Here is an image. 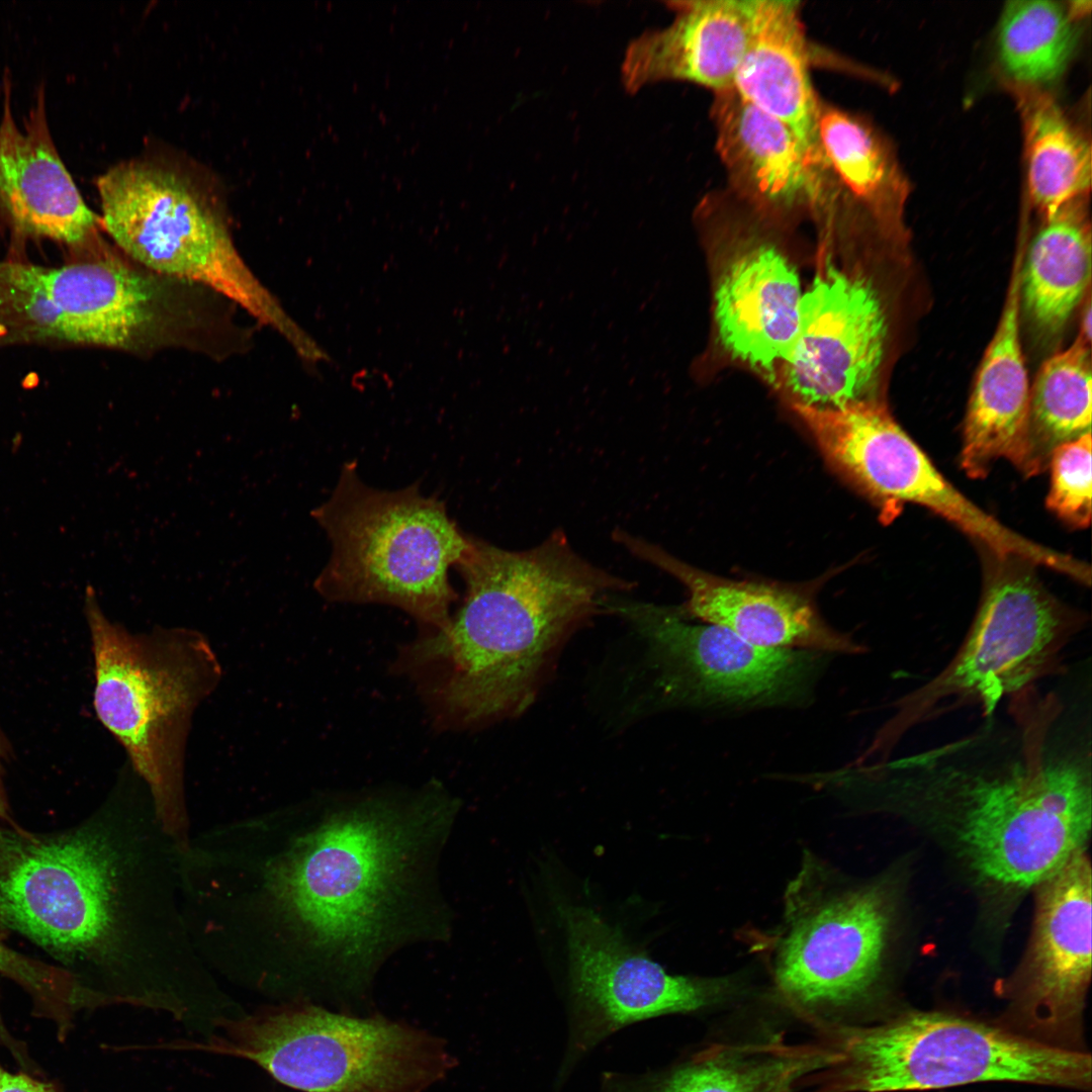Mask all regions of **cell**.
Listing matches in <instances>:
<instances>
[{"mask_svg": "<svg viewBox=\"0 0 1092 1092\" xmlns=\"http://www.w3.org/2000/svg\"><path fill=\"white\" fill-rule=\"evenodd\" d=\"M321 801L205 835L192 897L212 963L360 989L399 948L448 937L437 870L457 802L437 785Z\"/></svg>", "mask_w": 1092, "mask_h": 1092, "instance_id": "1", "label": "cell"}, {"mask_svg": "<svg viewBox=\"0 0 1092 1092\" xmlns=\"http://www.w3.org/2000/svg\"><path fill=\"white\" fill-rule=\"evenodd\" d=\"M1037 686L943 744L888 757L875 770L881 802L950 833L977 877L1035 888L1083 852L1091 831L1090 716Z\"/></svg>", "mask_w": 1092, "mask_h": 1092, "instance_id": "2", "label": "cell"}, {"mask_svg": "<svg viewBox=\"0 0 1092 1092\" xmlns=\"http://www.w3.org/2000/svg\"><path fill=\"white\" fill-rule=\"evenodd\" d=\"M111 800L73 827L0 825V936L21 935L106 1003L129 973L190 966L180 851Z\"/></svg>", "mask_w": 1092, "mask_h": 1092, "instance_id": "3", "label": "cell"}, {"mask_svg": "<svg viewBox=\"0 0 1092 1092\" xmlns=\"http://www.w3.org/2000/svg\"><path fill=\"white\" fill-rule=\"evenodd\" d=\"M465 597L407 657L439 671L432 698L464 726L514 719L536 701L569 639L634 581L581 557L560 529L526 550L467 534L455 565Z\"/></svg>", "mask_w": 1092, "mask_h": 1092, "instance_id": "4", "label": "cell"}, {"mask_svg": "<svg viewBox=\"0 0 1092 1092\" xmlns=\"http://www.w3.org/2000/svg\"><path fill=\"white\" fill-rule=\"evenodd\" d=\"M93 705L144 780L156 818L181 851L190 843L183 768L191 716L214 689L218 661L202 635L160 629L131 634L102 612L89 586Z\"/></svg>", "mask_w": 1092, "mask_h": 1092, "instance_id": "5", "label": "cell"}, {"mask_svg": "<svg viewBox=\"0 0 1092 1092\" xmlns=\"http://www.w3.org/2000/svg\"><path fill=\"white\" fill-rule=\"evenodd\" d=\"M311 515L332 545L314 581L325 599L393 606L433 632L449 625L457 598L449 568L461 558L467 534L443 500L425 496L417 483L398 490L368 486L353 461L344 463L332 494Z\"/></svg>", "mask_w": 1092, "mask_h": 1092, "instance_id": "6", "label": "cell"}, {"mask_svg": "<svg viewBox=\"0 0 1092 1092\" xmlns=\"http://www.w3.org/2000/svg\"><path fill=\"white\" fill-rule=\"evenodd\" d=\"M104 234L128 259L201 286L279 333L294 351L306 333L246 264L216 204L169 165L121 162L98 177Z\"/></svg>", "mask_w": 1092, "mask_h": 1092, "instance_id": "7", "label": "cell"}, {"mask_svg": "<svg viewBox=\"0 0 1092 1092\" xmlns=\"http://www.w3.org/2000/svg\"><path fill=\"white\" fill-rule=\"evenodd\" d=\"M833 1068L841 1092H900L983 1082L1090 1091L1091 1057L1049 1046L986 1022L940 1011L903 1012L848 1026Z\"/></svg>", "mask_w": 1092, "mask_h": 1092, "instance_id": "8", "label": "cell"}, {"mask_svg": "<svg viewBox=\"0 0 1092 1092\" xmlns=\"http://www.w3.org/2000/svg\"><path fill=\"white\" fill-rule=\"evenodd\" d=\"M960 648L932 678L900 697L868 752L885 758L911 729L966 705L995 715L1003 699L1063 668L1085 620L1049 593L1020 559L1001 558Z\"/></svg>", "mask_w": 1092, "mask_h": 1092, "instance_id": "9", "label": "cell"}, {"mask_svg": "<svg viewBox=\"0 0 1092 1092\" xmlns=\"http://www.w3.org/2000/svg\"><path fill=\"white\" fill-rule=\"evenodd\" d=\"M223 1044L303 1092H423L453 1068L445 1044L423 1030L303 1002L243 1020Z\"/></svg>", "mask_w": 1092, "mask_h": 1092, "instance_id": "10", "label": "cell"}, {"mask_svg": "<svg viewBox=\"0 0 1092 1092\" xmlns=\"http://www.w3.org/2000/svg\"><path fill=\"white\" fill-rule=\"evenodd\" d=\"M774 937L776 987L800 1012L836 1020L873 995L891 925L879 885L851 886L810 857L786 894Z\"/></svg>", "mask_w": 1092, "mask_h": 1092, "instance_id": "11", "label": "cell"}, {"mask_svg": "<svg viewBox=\"0 0 1092 1092\" xmlns=\"http://www.w3.org/2000/svg\"><path fill=\"white\" fill-rule=\"evenodd\" d=\"M825 459L871 497L890 521L903 504L928 508L983 543L998 558H1017L1072 577L1081 562L1034 543L985 513L936 469L882 400L843 408H793Z\"/></svg>", "mask_w": 1092, "mask_h": 1092, "instance_id": "12", "label": "cell"}, {"mask_svg": "<svg viewBox=\"0 0 1092 1092\" xmlns=\"http://www.w3.org/2000/svg\"><path fill=\"white\" fill-rule=\"evenodd\" d=\"M568 951V1031L555 1085L599 1043L630 1024L710 1010L739 997V979L669 974L594 909L556 903Z\"/></svg>", "mask_w": 1092, "mask_h": 1092, "instance_id": "13", "label": "cell"}, {"mask_svg": "<svg viewBox=\"0 0 1092 1092\" xmlns=\"http://www.w3.org/2000/svg\"><path fill=\"white\" fill-rule=\"evenodd\" d=\"M608 614L622 617L646 641L655 687L664 704L752 708L801 704L824 653L768 649L730 630L694 624L677 607L614 595Z\"/></svg>", "mask_w": 1092, "mask_h": 1092, "instance_id": "14", "label": "cell"}, {"mask_svg": "<svg viewBox=\"0 0 1092 1092\" xmlns=\"http://www.w3.org/2000/svg\"><path fill=\"white\" fill-rule=\"evenodd\" d=\"M697 218L737 251L715 282L720 343L736 360L771 372L796 337L803 296L798 273L777 243L778 231L787 223L758 212L725 187L703 197Z\"/></svg>", "mask_w": 1092, "mask_h": 1092, "instance_id": "15", "label": "cell"}, {"mask_svg": "<svg viewBox=\"0 0 1092 1092\" xmlns=\"http://www.w3.org/2000/svg\"><path fill=\"white\" fill-rule=\"evenodd\" d=\"M888 321L871 279L826 263L803 293L796 337L780 365L793 406L843 408L877 400Z\"/></svg>", "mask_w": 1092, "mask_h": 1092, "instance_id": "16", "label": "cell"}, {"mask_svg": "<svg viewBox=\"0 0 1092 1092\" xmlns=\"http://www.w3.org/2000/svg\"><path fill=\"white\" fill-rule=\"evenodd\" d=\"M1091 867L1084 851L1037 886L1026 959L997 1022L1042 1044L1087 1052L1084 1008L1091 977Z\"/></svg>", "mask_w": 1092, "mask_h": 1092, "instance_id": "17", "label": "cell"}, {"mask_svg": "<svg viewBox=\"0 0 1092 1092\" xmlns=\"http://www.w3.org/2000/svg\"><path fill=\"white\" fill-rule=\"evenodd\" d=\"M804 162L808 214L822 236L846 238L866 223L900 232L910 185L890 142L863 115L820 98Z\"/></svg>", "mask_w": 1092, "mask_h": 1092, "instance_id": "18", "label": "cell"}, {"mask_svg": "<svg viewBox=\"0 0 1092 1092\" xmlns=\"http://www.w3.org/2000/svg\"><path fill=\"white\" fill-rule=\"evenodd\" d=\"M0 118V226L15 249L49 240L67 254L97 251L103 238L100 216L85 202L54 143L41 83L23 124L13 116L11 80H3Z\"/></svg>", "mask_w": 1092, "mask_h": 1092, "instance_id": "19", "label": "cell"}, {"mask_svg": "<svg viewBox=\"0 0 1092 1092\" xmlns=\"http://www.w3.org/2000/svg\"><path fill=\"white\" fill-rule=\"evenodd\" d=\"M613 538L633 556L682 583L688 599L677 609L686 619L724 627L743 640L768 649L846 654L866 650L848 634L830 627L806 590L716 576L622 529L617 528Z\"/></svg>", "mask_w": 1092, "mask_h": 1092, "instance_id": "20", "label": "cell"}, {"mask_svg": "<svg viewBox=\"0 0 1092 1092\" xmlns=\"http://www.w3.org/2000/svg\"><path fill=\"white\" fill-rule=\"evenodd\" d=\"M117 248L68 254L59 266L0 259V348L99 347Z\"/></svg>", "mask_w": 1092, "mask_h": 1092, "instance_id": "21", "label": "cell"}, {"mask_svg": "<svg viewBox=\"0 0 1092 1092\" xmlns=\"http://www.w3.org/2000/svg\"><path fill=\"white\" fill-rule=\"evenodd\" d=\"M672 21L628 46L622 80L630 92L660 81H684L713 93L733 87L747 43L755 0L670 1Z\"/></svg>", "mask_w": 1092, "mask_h": 1092, "instance_id": "22", "label": "cell"}, {"mask_svg": "<svg viewBox=\"0 0 1092 1092\" xmlns=\"http://www.w3.org/2000/svg\"><path fill=\"white\" fill-rule=\"evenodd\" d=\"M710 116L725 188L785 223L808 214L804 149L791 128L733 87L713 93Z\"/></svg>", "mask_w": 1092, "mask_h": 1092, "instance_id": "23", "label": "cell"}, {"mask_svg": "<svg viewBox=\"0 0 1092 1092\" xmlns=\"http://www.w3.org/2000/svg\"><path fill=\"white\" fill-rule=\"evenodd\" d=\"M1021 259L1020 252L967 412L961 465L971 478L986 477L1000 458L1027 476L1036 474L1029 446L1030 390L1019 341Z\"/></svg>", "mask_w": 1092, "mask_h": 1092, "instance_id": "24", "label": "cell"}, {"mask_svg": "<svg viewBox=\"0 0 1092 1092\" xmlns=\"http://www.w3.org/2000/svg\"><path fill=\"white\" fill-rule=\"evenodd\" d=\"M836 1058L834 1050L777 1039L715 1044L661 1069L606 1072L596 1092H795Z\"/></svg>", "mask_w": 1092, "mask_h": 1092, "instance_id": "25", "label": "cell"}, {"mask_svg": "<svg viewBox=\"0 0 1092 1092\" xmlns=\"http://www.w3.org/2000/svg\"><path fill=\"white\" fill-rule=\"evenodd\" d=\"M801 11L800 1L755 0L733 88L788 125L805 149L821 97L810 77L811 48Z\"/></svg>", "mask_w": 1092, "mask_h": 1092, "instance_id": "26", "label": "cell"}, {"mask_svg": "<svg viewBox=\"0 0 1092 1092\" xmlns=\"http://www.w3.org/2000/svg\"><path fill=\"white\" fill-rule=\"evenodd\" d=\"M1013 88L1023 124L1028 194L1046 219L1089 192L1090 144L1043 89Z\"/></svg>", "mask_w": 1092, "mask_h": 1092, "instance_id": "27", "label": "cell"}, {"mask_svg": "<svg viewBox=\"0 0 1092 1092\" xmlns=\"http://www.w3.org/2000/svg\"><path fill=\"white\" fill-rule=\"evenodd\" d=\"M1044 221L1029 248L1021 287L1033 321L1054 332L1067 322L1090 283L1091 232L1076 203Z\"/></svg>", "mask_w": 1092, "mask_h": 1092, "instance_id": "28", "label": "cell"}, {"mask_svg": "<svg viewBox=\"0 0 1092 1092\" xmlns=\"http://www.w3.org/2000/svg\"><path fill=\"white\" fill-rule=\"evenodd\" d=\"M1085 2L1015 0L1004 5L996 52L1013 86L1041 88L1060 78L1078 42Z\"/></svg>", "mask_w": 1092, "mask_h": 1092, "instance_id": "29", "label": "cell"}, {"mask_svg": "<svg viewBox=\"0 0 1092 1092\" xmlns=\"http://www.w3.org/2000/svg\"><path fill=\"white\" fill-rule=\"evenodd\" d=\"M1090 344L1080 337L1039 369L1029 404V446L1036 474L1052 451L1091 433Z\"/></svg>", "mask_w": 1092, "mask_h": 1092, "instance_id": "30", "label": "cell"}, {"mask_svg": "<svg viewBox=\"0 0 1092 1092\" xmlns=\"http://www.w3.org/2000/svg\"><path fill=\"white\" fill-rule=\"evenodd\" d=\"M0 975L13 981L28 995L32 1014L51 1021L60 1041H64L68 1036L76 1013L83 1008L92 1007V996L72 974L56 964L17 951L7 945L2 936ZM0 1046L10 1054L18 1070L34 1076H44L42 1069L30 1057L25 1042L9 1031L1 1011Z\"/></svg>", "mask_w": 1092, "mask_h": 1092, "instance_id": "31", "label": "cell"}, {"mask_svg": "<svg viewBox=\"0 0 1092 1092\" xmlns=\"http://www.w3.org/2000/svg\"><path fill=\"white\" fill-rule=\"evenodd\" d=\"M1091 433L1056 447L1050 456L1046 507L1075 528L1091 521Z\"/></svg>", "mask_w": 1092, "mask_h": 1092, "instance_id": "32", "label": "cell"}, {"mask_svg": "<svg viewBox=\"0 0 1092 1092\" xmlns=\"http://www.w3.org/2000/svg\"><path fill=\"white\" fill-rule=\"evenodd\" d=\"M0 1092H64L57 1079L8 1071L0 1062Z\"/></svg>", "mask_w": 1092, "mask_h": 1092, "instance_id": "33", "label": "cell"}, {"mask_svg": "<svg viewBox=\"0 0 1092 1092\" xmlns=\"http://www.w3.org/2000/svg\"><path fill=\"white\" fill-rule=\"evenodd\" d=\"M8 745L0 730V825L14 826L17 823L13 819L7 793L4 786V761L7 758Z\"/></svg>", "mask_w": 1092, "mask_h": 1092, "instance_id": "34", "label": "cell"}, {"mask_svg": "<svg viewBox=\"0 0 1092 1092\" xmlns=\"http://www.w3.org/2000/svg\"><path fill=\"white\" fill-rule=\"evenodd\" d=\"M1091 317H1092L1091 304H1090V301H1088V303L1086 305V308L1084 309V313H1083L1082 322H1081V330H1080V334L1078 336L1088 344H1090V342H1091V325H1092Z\"/></svg>", "mask_w": 1092, "mask_h": 1092, "instance_id": "35", "label": "cell"}]
</instances>
